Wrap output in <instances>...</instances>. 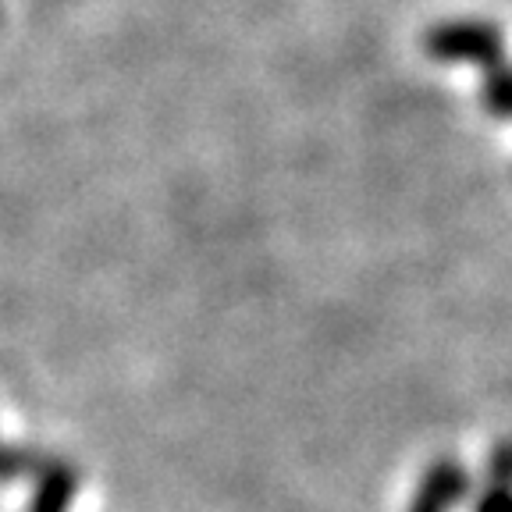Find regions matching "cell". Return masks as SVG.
<instances>
[{"label": "cell", "instance_id": "6da1fadb", "mask_svg": "<svg viewBox=\"0 0 512 512\" xmlns=\"http://www.w3.org/2000/svg\"><path fill=\"white\" fill-rule=\"evenodd\" d=\"M424 54L438 64L491 68L505 61V32L488 18H445L424 32Z\"/></svg>", "mask_w": 512, "mask_h": 512}, {"label": "cell", "instance_id": "7a4b0ae2", "mask_svg": "<svg viewBox=\"0 0 512 512\" xmlns=\"http://www.w3.org/2000/svg\"><path fill=\"white\" fill-rule=\"evenodd\" d=\"M466 491H470V473L456 459H438L420 480L409 512H448L452 505L463 502Z\"/></svg>", "mask_w": 512, "mask_h": 512}, {"label": "cell", "instance_id": "3957f363", "mask_svg": "<svg viewBox=\"0 0 512 512\" xmlns=\"http://www.w3.org/2000/svg\"><path fill=\"white\" fill-rule=\"evenodd\" d=\"M477 100L495 121H512V64L509 61H498L480 72Z\"/></svg>", "mask_w": 512, "mask_h": 512}, {"label": "cell", "instance_id": "277c9868", "mask_svg": "<svg viewBox=\"0 0 512 512\" xmlns=\"http://www.w3.org/2000/svg\"><path fill=\"white\" fill-rule=\"evenodd\" d=\"M68 495H72V477H68L64 470H50L47 477H43L32 512H61L64 502H68Z\"/></svg>", "mask_w": 512, "mask_h": 512}, {"label": "cell", "instance_id": "5b68a950", "mask_svg": "<svg viewBox=\"0 0 512 512\" xmlns=\"http://www.w3.org/2000/svg\"><path fill=\"white\" fill-rule=\"evenodd\" d=\"M488 484H498V488H512V441H502L495 445L488 459Z\"/></svg>", "mask_w": 512, "mask_h": 512}, {"label": "cell", "instance_id": "8992f818", "mask_svg": "<svg viewBox=\"0 0 512 512\" xmlns=\"http://www.w3.org/2000/svg\"><path fill=\"white\" fill-rule=\"evenodd\" d=\"M473 512H512V488H498V484H488L484 495L477 498Z\"/></svg>", "mask_w": 512, "mask_h": 512}, {"label": "cell", "instance_id": "52a82bcc", "mask_svg": "<svg viewBox=\"0 0 512 512\" xmlns=\"http://www.w3.org/2000/svg\"><path fill=\"white\" fill-rule=\"evenodd\" d=\"M8 473H11V470H8V466H4V463H0V477H8Z\"/></svg>", "mask_w": 512, "mask_h": 512}, {"label": "cell", "instance_id": "ba28073f", "mask_svg": "<svg viewBox=\"0 0 512 512\" xmlns=\"http://www.w3.org/2000/svg\"><path fill=\"white\" fill-rule=\"evenodd\" d=\"M0 18H4V11H0Z\"/></svg>", "mask_w": 512, "mask_h": 512}]
</instances>
